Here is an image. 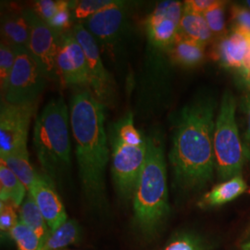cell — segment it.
<instances>
[{"instance_id":"1","label":"cell","mask_w":250,"mask_h":250,"mask_svg":"<svg viewBox=\"0 0 250 250\" xmlns=\"http://www.w3.org/2000/svg\"><path fill=\"white\" fill-rule=\"evenodd\" d=\"M214 100L199 98L189 103L179 114L169 154L175 182L180 188H203L213 176Z\"/></svg>"},{"instance_id":"2","label":"cell","mask_w":250,"mask_h":250,"mask_svg":"<svg viewBox=\"0 0 250 250\" xmlns=\"http://www.w3.org/2000/svg\"><path fill=\"white\" fill-rule=\"evenodd\" d=\"M105 109L90 90L79 91L71 99L70 121L81 186L85 199L96 208L107 206L105 174L109 143Z\"/></svg>"},{"instance_id":"3","label":"cell","mask_w":250,"mask_h":250,"mask_svg":"<svg viewBox=\"0 0 250 250\" xmlns=\"http://www.w3.org/2000/svg\"><path fill=\"white\" fill-rule=\"evenodd\" d=\"M147 155L134 197V220L145 234H153L169 213L164 144L159 132L146 136Z\"/></svg>"},{"instance_id":"4","label":"cell","mask_w":250,"mask_h":250,"mask_svg":"<svg viewBox=\"0 0 250 250\" xmlns=\"http://www.w3.org/2000/svg\"><path fill=\"white\" fill-rule=\"evenodd\" d=\"M70 113L62 97L51 99L36 117L34 147L47 178H62L71 167Z\"/></svg>"},{"instance_id":"5","label":"cell","mask_w":250,"mask_h":250,"mask_svg":"<svg viewBox=\"0 0 250 250\" xmlns=\"http://www.w3.org/2000/svg\"><path fill=\"white\" fill-rule=\"evenodd\" d=\"M107 136L111 147V175L117 193L121 198L129 200L134 197L146 160V136L135 127L132 111L110 126Z\"/></svg>"},{"instance_id":"6","label":"cell","mask_w":250,"mask_h":250,"mask_svg":"<svg viewBox=\"0 0 250 250\" xmlns=\"http://www.w3.org/2000/svg\"><path fill=\"white\" fill-rule=\"evenodd\" d=\"M235 107L232 94L224 93L214 130L216 169L219 177L224 181L239 176L247 160L235 121Z\"/></svg>"},{"instance_id":"7","label":"cell","mask_w":250,"mask_h":250,"mask_svg":"<svg viewBox=\"0 0 250 250\" xmlns=\"http://www.w3.org/2000/svg\"><path fill=\"white\" fill-rule=\"evenodd\" d=\"M15 62L2 100L17 105L37 103L47 79L28 49H15Z\"/></svg>"},{"instance_id":"8","label":"cell","mask_w":250,"mask_h":250,"mask_svg":"<svg viewBox=\"0 0 250 250\" xmlns=\"http://www.w3.org/2000/svg\"><path fill=\"white\" fill-rule=\"evenodd\" d=\"M84 25L99 46L115 60L125 48L130 34L128 5L125 1H119L116 5L87 19Z\"/></svg>"},{"instance_id":"9","label":"cell","mask_w":250,"mask_h":250,"mask_svg":"<svg viewBox=\"0 0 250 250\" xmlns=\"http://www.w3.org/2000/svg\"><path fill=\"white\" fill-rule=\"evenodd\" d=\"M37 103L9 104L1 101L0 158L27 151V138Z\"/></svg>"},{"instance_id":"10","label":"cell","mask_w":250,"mask_h":250,"mask_svg":"<svg viewBox=\"0 0 250 250\" xmlns=\"http://www.w3.org/2000/svg\"><path fill=\"white\" fill-rule=\"evenodd\" d=\"M71 33L80 44L86 58L90 91L105 106L111 104L115 99V81L104 66L97 40L83 23L74 25Z\"/></svg>"},{"instance_id":"11","label":"cell","mask_w":250,"mask_h":250,"mask_svg":"<svg viewBox=\"0 0 250 250\" xmlns=\"http://www.w3.org/2000/svg\"><path fill=\"white\" fill-rule=\"evenodd\" d=\"M22 14L30 28L28 50L40 65L47 80L55 83L62 81L57 64L59 39L34 9H23Z\"/></svg>"},{"instance_id":"12","label":"cell","mask_w":250,"mask_h":250,"mask_svg":"<svg viewBox=\"0 0 250 250\" xmlns=\"http://www.w3.org/2000/svg\"><path fill=\"white\" fill-rule=\"evenodd\" d=\"M183 12L184 2L167 0L158 3L145 23L148 46L169 52L178 36Z\"/></svg>"},{"instance_id":"13","label":"cell","mask_w":250,"mask_h":250,"mask_svg":"<svg viewBox=\"0 0 250 250\" xmlns=\"http://www.w3.org/2000/svg\"><path fill=\"white\" fill-rule=\"evenodd\" d=\"M62 81L69 86L89 87V72L84 52L72 33L60 39L57 57Z\"/></svg>"},{"instance_id":"14","label":"cell","mask_w":250,"mask_h":250,"mask_svg":"<svg viewBox=\"0 0 250 250\" xmlns=\"http://www.w3.org/2000/svg\"><path fill=\"white\" fill-rule=\"evenodd\" d=\"M28 192L35 199L51 231L59 228L68 220L64 205L48 178L38 174Z\"/></svg>"},{"instance_id":"15","label":"cell","mask_w":250,"mask_h":250,"mask_svg":"<svg viewBox=\"0 0 250 250\" xmlns=\"http://www.w3.org/2000/svg\"><path fill=\"white\" fill-rule=\"evenodd\" d=\"M250 48V33L232 28L230 33L218 39L213 56L224 68L241 71Z\"/></svg>"},{"instance_id":"16","label":"cell","mask_w":250,"mask_h":250,"mask_svg":"<svg viewBox=\"0 0 250 250\" xmlns=\"http://www.w3.org/2000/svg\"><path fill=\"white\" fill-rule=\"evenodd\" d=\"M2 43L13 49H28L30 28L22 11L21 13H5L1 18Z\"/></svg>"},{"instance_id":"17","label":"cell","mask_w":250,"mask_h":250,"mask_svg":"<svg viewBox=\"0 0 250 250\" xmlns=\"http://www.w3.org/2000/svg\"><path fill=\"white\" fill-rule=\"evenodd\" d=\"M171 62L185 68L197 67L204 61L205 45L190 40L180 33L169 50Z\"/></svg>"},{"instance_id":"18","label":"cell","mask_w":250,"mask_h":250,"mask_svg":"<svg viewBox=\"0 0 250 250\" xmlns=\"http://www.w3.org/2000/svg\"><path fill=\"white\" fill-rule=\"evenodd\" d=\"M247 190V184L241 175L224 181L215 186L200 201L202 207L222 206L237 198Z\"/></svg>"},{"instance_id":"19","label":"cell","mask_w":250,"mask_h":250,"mask_svg":"<svg viewBox=\"0 0 250 250\" xmlns=\"http://www.w3.org/2000/svg\"><path fill=\"white\" fill-rule=\"evenodd\" d=\"M179 33L188 39L205 46L214 39L203 14L192 12L188 9H184Z\"/></svg>"},{"instance_id":"20","label":"cell","mask_w":250,"mask_h":250,"mask_svg":"<svg viewBox=\"0 0 250 250\" xmlns=\"http://www.w3.org/2000/svg\"><path fill=\"white\" fill-rule=\"evenodd\" d=\"M27 188L3 161H0V199L21 207L27 196Z\"/></svg>"},{"instance_id":"21","label":"cell","mask_w":250,"mask_h":250,"mask_svg":"<svg viewBox=\"0 0 250 250\" xmlns=\"http://www.w3.org/2000/svg\"><path fill=\"white\" fill-rule=\"evenodd\" d=\"M19 219L20 222L25 224L36 232L42 245L45 243L51 230L46 224L45 218L41 213L38 206L36 205L35 199L29 192L27 193L26 197L22 204L20 207Z\"/></svg>"},{"instance_id":"22","label":"cell","mask_w":250,"mask_h":250,"mask_svg":"<svg viewBox=\"0 0 250 250\" xmlns=\"http://www.w3.org/2000/svg\"><path fill=\"white\" fill-rule=\"evenodd\" d=\"M81 229L74 220H67L62 225L51 231L40 250H61L79 241Z\"/></svg>"},{"instance_id":"23","label":"cell","mask_w":250,"mask_h":250,"mask_svg":"<svg viewBox=\"0 0 250 250\" xmlns=\"http://www.w3.org/2000/svg\"><path fill=\"white\" fill-rule=\"evenodd\" d=\"M0 159L21 180L28 191L38 175L30 163L28 151L13 153Z\"/></svg>"},{"instance_id":"24","label":"cell","mask_w":250,"mask_h":250,"mask_svg":"<svg viewBox=\"0 0 250 250\" xmlns=\"http://www.w3.org/2000/svg\"><path fill=\"white\" fill-rule=\"evenodd\" d=\"M119 0H82L71 1L73 18L78 21H86L104 9L116 5Z\"/></svg>"},{"instance_id":"25","label":"cell","mask_w":250,"mask_h":250,"mask_svg":"<svg viewBox=\"0 0 250 250\" xmlns=\"http://www.w3.org/2000/svg\"><path fill=\"white\" fill-rule=\"evenodd\" d=\"M225 1L216 0L214 4L203 14L210 32L217 39L228 34L225 21Z\"/></svg>"},{"instance_id":"26","label":"cell","mask_w":250,"mask_h":250,"mask_svg":"<svg viewBox=\"0 0 250 250\" xmlns=\"http://www.w3.org/2000/svg\"><path fill=\"white\" fill-rule=\"evenodd\" d=\"M9 235L16 243L18 250H40L42 247L36 232L21 222L14 226Z\"/></svg>"},{"instance_id":"27","label":"cell","mask_w":250,"mask_h":250,"mask_svg":"<svg viewBox=\"0 0 250 250\" xmlns=\"http://www.w3.org/2000/svg\"><path fill=\"white\" fill-rule=\"evenodd\" d=\"M72 16L73 15L71 9V1L61 0V4L57 12L55 13L52 19L46 23L53 31L59 41L63 35L67 34L66 31L71 28Z\"/></svg>"},{"instance_id":"28","label":"cell","mask_w":250,"mask_h":250,"mask_svg":"<svg viewBox=\"0 0 250 250\" xmlns=\"http://www.w3.org/2000/svg\"><path fill=\"white\" fill-rule=\"evenodd\" d=\"M15 49L1 42L0 44V87L2 95L9 83V77L15 62Z\"/></svg>"},{"instance_id":"29","label":"cell","mask_w":250,"mask_h":250,"mask_svg":"<svg viewBox=\"0 0 250 250\" xmlns=\"http://www.w3.org/2000/svg\"><path fill=\"white\" fill-rule=\"evenodd\" d=\"M163 250H208V247L197 235L184 232L175 235Z\"/></svg>"},{"instance_id":"30","label":"cell","mask_w":250,"mask_h":250,"mask_svg":"<svg viewBox=\"0 0 250 250\" xmlns=\"http://www.w3.org/2000/svg\"><path fill=\"white\" fill-rule=\"evenodd\" d=\"M16 207L10 202H1L0 206V230L2 234L10 233L14 226L20 222Z\"/></svg>"},{"instance_id":"31","label":"cell","mask_w":250,"mask_h":250,"mask_svg":"<svg viewBox=\"0 0 250 250\" xmlns=\"http://www.w3.org/2000/svg\"><path fill=\"white\" fill-rule=\"evenodd\" d=\"M232 28L241 29L250 34V9L239 5H233L231 9Z\"/></svg>"},{"instance_id":"32","label":"cell","mask_w":250,"mask_h":250,"mask_svg":"<svg viewBox=\"0 0 250 250\" xmlns=\"http://www.w3.org/2000/svg\"><path fill=\"white\" fill-rule=\"evenodd\" d=\"M61 0H39L34 4V10L36 14L47 23L57 12Z\"/></svg>"},{"instance_id":"33","label":"cell","mask_w":250,"mask_h":250,"mask_svg":"<svg viewBox=\"0 0 250 250\" xmlns=\"http://www.w3.org/2000/svg\"><path fill=\"white\" fill-rule=\"evenodd\" d=\"M216 0H188L184 2V9L204 14L215 3Z\"/></svg>"},{"instance_id":"34","label":"cell","mask_w":250,"mask_h":250,"mask_svg":"<svg viewBox=\"0 0 250 250\" xmlns=\"http://www.w3.org/2000/svg\"><path fill=\"white\" fill-rule=\"evenodd\" d=\"M245 109H246V114L248 119V128L244 137L243 146L245 150L246 159L250 160V93L247 95L245 99Z\"/></svg>"},{"instance_id":"35","label":"cell","mask_w":250,"mask_h":250,"mask_svg":"<svg viewBox=\"0 0 250 250\" xmlns=\"http://www.w3.org/2000/svg\"><path fill=\"white\" fill-rule=\"evenodd\" d=\"M243 250H250V242L246 243V245L243 247Z\"/></svg>"},{"instance_id":"36","label":"cell","mask_w":250,"mask_h":250,"mask_svg":"<svg viewBox=\"0 0 250 250\" xmlns=\"http://www.w3.org/2000/svg\"><path fill=\"white\" fill-rule=\"evenodd\" d=\"M246 4H247V7L250 9V0H249V1H246Z\"/></svg>"},{"instance_id":"37","label":"cell","mask_w":250,"mask_h":250,"mask_svg":"<svg viewBox=\"0 0 250 250\" xmlns=\"http://www.w3.org/2000/svg\"><path fill=\"white\" fill-rule=\"evenodd\" d=\"M248 192H249V194H250V189L249 190V191H248Z\"/></svg>"}]
</instances>
